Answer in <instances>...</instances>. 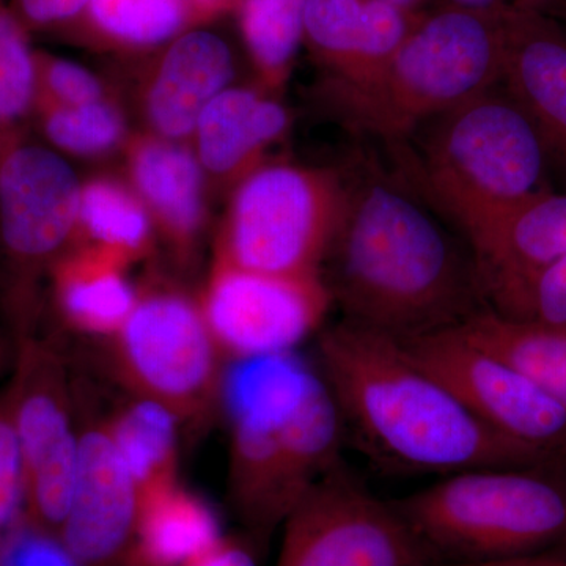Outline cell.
Returning a JSON list of instances; mask_svg holds the SVG:
<instances>
[{"mask_svg":"<svg viewBox=\"0 0 566 566\" xmlns=\"http://www.w3.org/2000/svg\"><path fill=\"white\" fill-rule=\"evenodd\" d=\"M316 360L346 438L387 472L446 476L565 463L495 433L389 335L344 319L319 334Z\"/></svg>","mask_w":566,"mask_h":566,"instance_id":"6da1fadb","label":"cell"},{"mask_svg":"<svg viewBox=\"0 0 566 566\" xmlns=\"http://www.w3.org/2000/svg\"><path fill=\"white\" fill-rule=\"evenodd\" d=\"M348 322L405 342L460 326L485 294L471 252L403 189H349L348 207L323 268Z\"/></svg>","mask_w":566,"mask_h":566,"instance_id":"7a4b0ae2","label":"cell"},{"mask_svg":"<svg viewBox=\"0 0 566 566\" xmlns=\"http://www.w3.org/2000/svg\"><path fill=\"white\" fill-rule=\"evenodd\" d=\"M504 51L502 18L442 3L423 11L403 44L367 80L324 81L323 99L352 132L403 140L423 123L501 84Z\"/></svg>","mask_w":566,"mask_h":566,"instance_id":"3957f363","label":"cell"},{"mask_svg":"<svg viewBox=\"0 0 566 566\" xmlns=\"http://www.w3.org/2000/svg\"><path fill=\"white\" fill-rule=\"evenodd\" d=\"M392 502L436 566L566 543V463L471 469Z\"/></svg>","mask_w":566,"mask_h":566,"instance_id":"277c9868","label":"cell"},{"mask_svg":"<svg viewBox=\"0 0 566 566\" xmlns=\"http://www.w3.org/2000/svg\"><path fill=\"white\" fill-rule=\"evenodd\" d=\"M436 120L422 182L464 237L505 208L551 189L545 142L501 84Z\"/></svg>","mask_w":566,"mask_h":566,"instance_id":"5b68a950","label":"cell"},{"mask_svg":"<svg viewBox=\"0 0 566 566\" xmlns=\"http://www.w3.org/2000/svg\"><path fill=\"white\" fill-rule=\"evenodd\" d=\"M107 364L126 395L163 405L182 430H202L221 411L229 363L199 297L170 279L140 283L132 314L107 338Z\"/></svg>","mask_w":566,"mask_h":566,"instance_id":"8992f818","label":"cell"},{"mask_svg":"<svg viewBox=\"0 0 566 566\" xmlns=\"http://www.w3.org/2000/svg\"><path fill=\"white\" fill-rule=\"evenodd\" d=\"M329 169L263 163L230 191L212 263L271 274H323L348 207Z\"/></svg>","mask_w":566,"mask_h":566,"instance_id":"52a82bcc","label":"cell"},{"mask_svg":"<svg viewBox=\"0 0 566 566\" xmlns=\"http://www.w3.org/2000/svg\"><path fill=\"white\" fill-rule=\"evenodd\" d=\"M81 178L31 137L0 153V255L11 334L36 331L41 282L74 243Z\"/></svg>","mask_w":566,"mask_h":566,"instance_id":"ba28073f","label":"cell"},{"mask_svg":"<svg viewBox=\"0 0 566 566\" xmlns=\"http://www.w3.org/2000/svg\"><path fill=\"white\" fill-rule=\"evenodd\" d=\"M9 397L24 464L28 512L61 531L69 513L80 452L76 385L59 346L36 331L14 337Z\"/></svg>","mask_w":566,"mask_h":566,"instance_id":"9c48e42d","label":"cell"},{"mask_svg":"<svg viewBox=\"0 0 566 566\" xmlns=\"http://www.w3.org/2000/svg\"><path fill=\"white\" fill-rule=\"evenodd\" d=\"M282 527L275 566H436L394 502L376 497L344 458Z\"/></svg>","mask_w":566,"mask_h":566,"instance_id":"30bf717a","label":"cell"},{"mask_svg":"<svg viewBox=\"0 0 566 566\" xmlns=\"http://www.w3.org/2000/svg\"><path fill=\"white\" fill-rule=\"evenodd\" d=\"M227 363L294 353L334 304L323 274H271L212 263L199 294Z\"/></svg>","mask_w":566,"mask_h":566,"instance_id":"8fae6325","label":"cell"},{"mask_svg":"<svg viewBox=\"0 0 566 566\" xmlns=\"http://www.w3.org/2000/svg\"><path fill=\"white\" fill-rule=\"evenodd\" d=\"M401 344L495 433L566 463V411L523 371L458 326Z\"/></svg>","mask_w":566,"mask_h":566,"instance_id":"7c38bea8","label":"cell"},{"mask_svg":"<svg viewBox=\"0 0 566 566\" xmlns=\"http://www.w3.org/2000/svg\"><path fill=\"white\" fill-rule=\"evenodd\" d=\"M80 452L69 513L61 527L84 566H125L139 516L140 493L107 428L76 386Z\"/></svg>","mask_w":566,"mask_h":566,"instance_id":"4fadbf2b","label":"cell"},{"mask_svg":"<svg viewBox=\"0 0 566 566\" xmlns=\"http://www.w3.org/2000/svg\"><path fill=\"white\" fill-rule=\"evenodd\" d=\"M464 238L488 307L516 319L536 279L566 259V192L534 193Z\"/></svg>","mask_w":566,"mask_h":566,"instance_id":"5bb4252c","label":"cell"},{"mask_svg":"<svg viewBox=\"0 0 566 566\" xmlns=\"http://www.w3.org/2000/svg\"><path fill=\"white\" fill-rule=\"evenodd\" d=\"M125 178L150 214L156 238L182 270L202 251L208 227V181L191 144L144 132L122 150Z\"/></svg>","mask_w":566,"mask_h":566,"instance_id":"9a60e30c","label":"cell"},{"mask_svg":"<svg viewBox=\"0 0 566 566\" xmlns=\"http://www.w3.org/2000/svg\"><path fill=\"white\" fill-rule=\"evenodd\" d=\"M233 77V51L221 35L203 25L181 33L148 55L142 70L137 109L144 132L189 144L205 107Z\"/></svg>","mask_w":566,"mask_h":566,"instance_id":"2e32d148","label":"cell"},{"mask_svg":"<svg viewBox=\"0 0 566 566\" xmlns=\"http://www.w3.org/2000/svg\"><path fill=\"white\" fill-rule=\"evenodd\" d=\"M422 13L385 0H307L304 41L324 81L356 84L386 65Z\"/></svg>","mask_w":566,"mask_h":566,"instance_id":"e0dca14e","label":"cell"},{"mask_svg":"<svg viewBox=\"0 0 566 566\" xmlns=\"http://www.w3.org/2000/svg\"><path fill=\"white\" fill-rule=\"evenodd\" d=\"M501 85L528 115L551 161L566 169V24L539 14H509Z\"/></svg>","mask_w":566,"mask_h":566,"instance_id":"ac0fdd59","label":"cell"},{"mask_svg":"<svg viewBox=\"0 0 566 566\" xmlns=\"http://www.w3.org/2000/svg\"><path fill=\"white\" fill-rule=\"evenodd\" d=\"M290 409L243 405L223 412L230 420V505L245 534L260 545L282 527L293 510L279 434Z\"/></svg>","mask_w":566,"mask_h":566,"instance_id":"d6986e66","label":"cell"},{"mask_svg":"<svg viewBox=\"0 0 566 566\" xmlns=\"http://www.w3.org/2000/svg\"><path fill=\"white\" fill-rule=\"evenodd\" d=\"M290 126V112L274 95L230 85L205 107L189 144L210 186L232 191Z\"/></svg>","mask_w":566,"mask_h":566,"instance_id":"ffe728a7","label":"cell"},{"mask_svg":"<svg viewBox=\"0 0 566 566\" xmlns=\"http://www.w3.org/2000/svg\"><path fill=\"white\" fill-rule=\"evenodd\" d=\"M132 264L92 245H71L52 264V305L63 326L73 333L111 338L132 314L139 285L128 271Z\"/></svg>","mask_w":566,"mask_h":566,"instance_id":"44dd1931","label":"cell"},{"mask_svg":"<svg viewBox=\"0 0 566 566\" xmlns=\"http://www.w3.org/2000/svg\"><path fill=\"white\" fill-rule=\"evenodd\" d=\"M221 517L180 482L140 495L136 532L125 566H185L218 543Z\"/></svg>","mask_w":566,"mask_h":566,"instance_id":"7402d4cb","label":"cell"},{"mask_svg":"<svg viewBox=\"0 0 566 566\" xmlns=\"http://www.w3.org/2000/svg\"><path fill=\"white\" fill-rule=\"evenodd\" d=\"M200 25L192 0H88L62 36L96 51L148 57Z\"/></svg>","mask_w":566,"mask_h":566,"instance_id":"603a6c76","label":"cell"},{"mask_svg":"<svg viewBox=\"0 0 566 566\" xmlns=\"http://www.w3.org/2000/svg\"><path fill=\"white\" fill-rule=\"evenodd\" d=\"M156 241L150 214L125 177L81 180L73 245H92L134 264L150 259Z\"/></svg>","mask_w":566,"mask_h":566,"instance_id":"cb8c5ba5","label":"cell"},{"mask_svg":"<svg viewBox=\"0 0 566 566\" xmlns=\"http://www.w3.org/2000/svg\"><path fill=\"white\" fill-rule=\"evenodd\" d=\"M106 422L140 495L178 482L182 424L172 411L128 395L106 416Z\"/></svg>","mask_w":566,"mask_h":566,"instance_id":"d4e9b609","label":"cell"},{"mask_svg":"<svg viewBox=\"0 0 566 566\" xmlns=\"http://www.w3.org/2000/svg\"><path fill=\"white\" fill-rule=\"evenodd\" d=\"M458 327L523 371L566 411V331L506 318L490 307Z\"/></svg>","mask_w":566,"mask_h":566,"instance_id":"484cf974","label":"cell"},{"mask_svg":"<svg viewBox=\"0 0 566 566\" xmlns=\"http://www.w3.org/2000/svg\"><path fill=\"white\" fill-rule=\"evenodd\" d=\"M305 7L307 0H241L234 10L259 87L270 95L292 74L304 41Z\"/></svg>","mask_w":566,"mask_h":566,"instance_id":"4316f807","label":"cell"},{"mask_svg":"<svg viewBox=\"0 0 566 566\" xmlns=\"http://www.w3.org/2000/svg\"><path fill=\"white\" fill-rule=\"evenodd\" d=\"M33 126L52 150L81 159L104 158L123 150L133 134L114 95L81 106L36 103Z\"/></svg>","mask_w":566,"mask_h":566,"instance_id":"83f0119b","label":"cell"},{"mask_svg":"<svg viewBox=\"0 0 566 566\" xmlns=\"http://www.w3.org/2000/svg\"><path fill=\"white\" fill-rule=\"evenodd\" d=\"M36 50L31 33L0 0V153L29 139L35 115Z\"/></svg>","mask_w":566,"mask_h":566,"instance_id":"f1b7e54d","label":"cell"},{"mask_svg":"<svg viewBox=\"0 0 566 566\" xmlns=\"http://www.w3.org/2000/svg\"><path fill=\"white\" fill-rule=\"evenodd\" d=\"M36 103L52 106H81L112 96L102 76L46 51H36Z\"/></svg>","mask_w":566,"mask_h":566,"instance_id":"f546056e","label":"cell"},{"mask_svg":"<svg viewBox=\"0 0 566 566\" xmlns=\"http://www.w3.org/2000/svg\"><path fill=\"white\" fill-rule=\"evenodd\" d=\"M29 516L24 464L11 422L9 397L0 392V542Z\"/></svg>","mask_w":566,"mask_h":566,"instance_id":"4dcf8cb0","label":"cell"},{"mask_svg":"<svg viewBox=\"0 0 566 566\" xmlns=\"http://www.w3.org/2000/svg\"><path fill=\"white\" fill-rule=\"evenodd\" d=\"M0 566H84L71 553L61 532L31 517L0 542Z\"/></svg>","mask_w":566,"mask_h":566,"instance_id":"1f68e13d","label":"cell"},{"mask_svg":"<svg viewBox=\"0 0 566 566\" xmlns=\"http://www.w3.org/2000/svg\"><path fill=\"white\" fill-rule=\"evenodd\" d=\"M516 319L566 331V259L536 279Z\"/></svg>","mask_w":566,"mask_h":566,"instance_id":"d6a6232c","label":"cell"},{"mask_svg":"<svg viewBox=\"0 0 566 566\" xmlns=\"http://www.w3.org/2000/svg\"><path fill=\"white\" fill-rule=\"evenodd\" d=\"M88 0H11L9 7L29 33L63 35L81 17Z\"/></svg>","mask_w":566,"mask_h":566,"instance_id":"836d02e7","label":"cell"},{"mask_svg":"<svg viewBox=\"0 0 566 566\" xmlns=\"http://www.w3.org/2000/svg\"><path fill=\"white\" fill-rule=\"evenodd\" d=\"M442 3L488 17L531 13L566 24V0H442Z\"/></svg>","mask_w":566,"mask_h":566,"instance_id":"e575fe53","label":"cell"},{"mask_svg":"<svg viewBox=\"0 0 566 566\" xmlns=\"http://www.w3.org/2000/svg\"><path fill=\"white\" fill-rule=\"evenodd\" d=\"M259 545L251 535H223L185 566H259Z\"/></svg>","mask_w":566,"mask_h":566,"instance_id":"d590c367","label":"cell"},{"mask_svg":"<svg viewBox=\"0 0 566 566\" xmlns=\"http://www.w3.org/2000/svg\"><path fill=\"white\" fill-rule=\"evenodd\" d=\"M439 566H566V543L523 554V556L485 562V564H447Z\"/></svg>","mask_w":566,"mask_h":566,"instance_id":"8d00e7d4","label":"cell"},{"mask_svg":"<svg viewBox=\"0 0 566 566\" xmlns=\"http://www.w3.org/2000/svg\"><path fill=\"white\" fill-rule=\"evenodd\" d=\"M14 349H17V344H14L13 334L3 333V331L0 329V376L6 375L7 371H11L14 360Z\"/></svg>","mask_w":566,"mask_h":566,"instance_id":"74e56055","label":"cell"},{"mask_svg":"<svg viewBox=\"0 0 566 566\" xmlns=\"http://www.w3.org/2000/svg\"><path fill=\"white\" fill-rule=\"evenodd\" d=\"M197 11H199L200 18L205 24L216 18L221 17V9H219L218 0H192Z\"/></svg>","mask_w":566,"mask_h":566,"instance_id":"f35d334b","label":"cell"},{"mask_svg":"<svg viewBox=\"0 0 566 566\" xmlns=\"http://www.w3.org/2000/svg\"><path fill=\"white\" fill-rule=\"evenodd\" d=\"M385 2L392 3V6L401 7L405 10L411 11H424V6H427L430 0H385Z\"/></svg>","mask_w":566,"mask_h":566,"instance_id":"ab89813d","label":"cell"},{"mask_svg":"<svg viewBox=\"0 0 566 566\" xmlns=\"http://www.w3.org/2000/svg\"><path fill=\"white\" fill-rule=\"evenodd\" d=\"M219 9H221V13H234V10L240 6L241 0H218Z\"/></svg>","mask_w":566,"mask_h":566,"instance_id":"60d3db41","label":"cell"}]
</instances>
